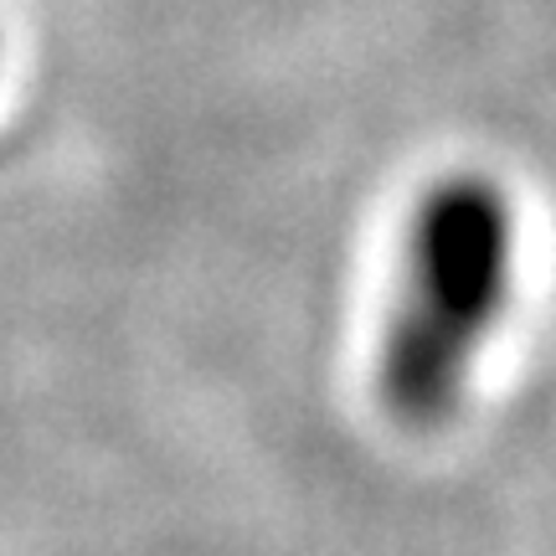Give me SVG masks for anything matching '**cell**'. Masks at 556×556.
<instances>
[{
    "label": "cell",
    "instance_id": "1",
    "mask_svg": "<svg viewBox=\"0 0 556 556\" xmlns=\"http://www.w3.org/2000/svg\"><path fill=\"white\" fill-rule=\"evenodd\" d=\"M516 201L484 170L433 180L407 222L397 299L377 356V392L407 428H438L469 392L475 356L510 309Z\"/></svg>",
    "mask_w": 556,
    "mask_h": 556
}]
</instances>
